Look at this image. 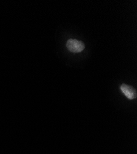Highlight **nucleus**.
I'll list each match as a JSON object with an SVG mask.
<instances>
[{"label": "nucleus", "instance_id": "f257e3e1", "mask_svg": "<svg viewBox=\"0 0 137 154\" xmlns=\"http://www.w3.org/2000/svg\"><path fill=\"white\" fill-rule=\"evenodd\" d=\"M67 47L72 53H79L85 48V45L81 41L75 39H70L67 43Z\"/></svg>", "mask_w": 137, "mask_h": 154}, {"label": "nucleus", "instance_id": "f03ea898", "mask_svg": "<svg viewBox=\"0 0 137 154\" xmlns=\"http://www.w3.org/2000/svg\"><path fill=\"white\" fill-rule=\"evenodd\" d=\"M121 89L122 92L124 94L128 99H134L136 97V89L130 85L126 84H122L121 86Z\"/></svg>", "mask_w": 137, "mask_h": 154}]
</instances>
